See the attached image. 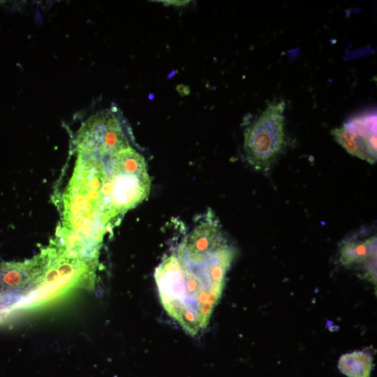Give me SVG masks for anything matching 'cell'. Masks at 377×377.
Here are the masks:
<instances>
[{"instance_id": "ba28073f", "label": "cell", "mask_w": 377, "mask_h": 377, "mask_svg": "<svg viewBox=\"0 0 377 377\" xmlns=\"http://www.w3.org/2000/svg\"><path fill=\"white\" fill-rule=\"evenodd\" d=\"M28 275L27 265L20 263H3L0 266V283L6 290H14L23 285Z\"/></svg>"}, {"instance_id": "277c9868", "label": "cell", "mask_w": 377, "mask_h": 377, "mask_svg": "<svg viewBox=\"0 0 377 377\" xmlns=\"http://www.w3.org/2000/svg\"><path fill=\"white\" fill-rule=\"evenodd\" d=\"M128 147V140L117 119L107 111L91 116L78 133L80 154L110 157Z\"/></svg>"}, {"instance_id": "3957f363", "label": "cell", "mask_w": 377, "mask_h": 377, "mask_svg": "<svg viewBox=\"0 0 377 377\" xmlns=\"http://www.w3.org/2000/svg\"><path fill=\"white\" fill-rule=\"evenodd\" d=\"M285 102L269 103L244 132V150L256 169L268 171L285 147Z\"/></svg>"}, {"instance_id": "7a4b0ae2", "label": "cell", "mask_w": 377, "mask_h": 377, "mask_svg": "<svg viewBox=\"0 0 377 377\" xmlns=\"http://www.w3.org/2000/svg\"><path fill=\"white\" fill-rule=\"evenodd\" d=\"M103 195L114 210L129 209L148 194L150 181L141 154L131 147L110 157Z\"/></svg>"}, {"instance_id": "5b68a950", "label": "cell", "mask_w": 377, "mask_h": 377, "mask_svg": "<svg viewBox=\"0 0 377 377\" xmlns=\"http://www.w3.org/2000/svg\"><path fill=\"white\" fill-rule=\"evenodd\" d=\"M332 135L348 154L370 164L376 161V115L366 114L353 117L334 128Z\"/></svg>"}, {"instance_id": "52a82bcc", "label": "cell", "mask_w": 377, "mask_h": 377, "mask_svg": "<svg viewBox=\"0 0 377 377\" xmlns=\"http://www.w3.org/2000/svg\"><path fill=\"white\" fill-rule=\"evenodd\" d=\"M374 358L369 352L356 350L339 357L338 368L348 377H370Z\"/></svg>"}, {"instance_id": "8992f818", "label": "cell", "mask_w": 377, "mask_h": 377, "mask_svg": "<svg viewBox=\"0 0 377 377\" xmlns=\"http://www.w3.org/2000/svg\"><path fill=\"white\" fill-rule=\"evenodd\" d=\"M377 239L374 235L365 239L346 241L340 249V263L345 266L355 264H376Z\"/></svg>"}, {"instance_id": "6da1fadb", "label": "cell", "mask_w": 377, "mask_h": 377, "mask_svg": "<svg viewBox=\"0 0 377 377\" xmlns=\"http://www.w3.org/2000/svg\"><path fill=\"white\" fill-rule=\"evenodd\" d=\"M233 256L221 229L207 221L197 226L156 267L161 304L189 334L208 325Z\"/></svg>"}]
</instances>
